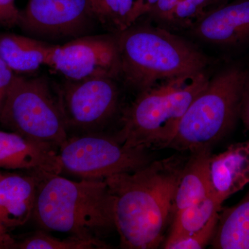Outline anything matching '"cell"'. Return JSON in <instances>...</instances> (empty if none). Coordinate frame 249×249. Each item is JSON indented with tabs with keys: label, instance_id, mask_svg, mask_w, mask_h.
Wrapping results in <instances>:
<instances>
[{
	"label": "cell",
	"instance_id": "obj_1",
	"mask_svg": "<svg viewBox=\"0 0 249 249\" xmlns=\"http://www.w3.org/2000/svg\"><path fill=\"white\" fill-rule=\"evenodd\" d=\"M186 161L175 155L105 178L113 198L114 225L121 248L155 249L164 242Z\"/></svg>",
	"mask_w": 249,
	"mask_h": 249
},
{
	"label": "cell",
	"instance_id": "obj_2",
	"mask_svg": "<svg viewBox=\"0 0 249 249\" xmlns=\"http://www.w3.org/2000/svg\"><path fill=\"white\" fill-rule=\"evenodd\" d=\"M37 173L33 217L48 231L67 232L87 240L115 229L113 198L105 179L74 181L59 174Z\"/></svg>",
	"mask_w": 249,
	"mask_h": 249
},
{
	"label": "cell",
	"instance_id": "obj_3",
	"mask_svg": "<svg viewBox=\"0 0 249 249\" xmlns=\"http://www.w3.org/2000/svg\"><path fill=\"white\" fill-rule=\"evenodd\" d=\"M121 75L143 91L164 81L205 72L207 57L181 37L150 26H131L116 33Z\"/></svg>",
	"mask_w": 249,
	"mask_h": 249
},
{
	"label": "cell",
	"instance_id": "obj_4",
	"mask_svg": "<svg viewBox=\"0 0 249 249\" xmlns=\"http://www.w3.org/2000/svg\"><path fill=\"white\" fill-rule=\"evenodd\" d=\"M209 80L203 72L164 80L141 91L124 111L115 138L132 148L168 147L187 109Z\"/></svg>",
	"mask_w": 249,
	"mask_h": 249
},
{
	"label": "cell",
	"instance_id": "obj_5",
	"mask_svg": "<svg viewBox=\"0 0 249 249\" xmlns=\"http://www.w3.org/2000/svg\"><path fill=\"white\" fill-rule=\"evenodd\" d=\"M248 74L244 69L232 67L209 80L187 109L168 147L192 152L222 139L240 116Z\"/></svg>",
	"mask_w": 249,
	"mask_h": 249
},
{
	"label": "cell",
	"instance_id": "obj_6",
	"mask_svg": "<svg viewBox=\"0 0 249 249\" xmlns=\"http://www.w3.org/2000/svg\"><path fill=\"white\" fill-rule=\"evenodd\" d=\"M0 123L11 132L59 148L68 139L58 98L43 78L15 75L0 111Z\"/></svg>",
	"mask_w": 249,
	"mask_h": 249
},
{
	"label": "cell",
	"instance_id": "obj_7",
	"mask_svg": "<svg viewBox=\"0 0 249 249\" xmlns=\"http://www.w3.org/2000/svg\"><path fill=\"white\" fill-rule=\"evenodd\" d=\"M146 150L125 146L115 137L88 134L67 139L58 155L62 171L85 179H105L147 164L151 160Z\"/></svg>",
	"mask_w": 249,
	"mask_h": 249
},
{
	"label": "cell",
	"instance_id": "obj_8",
	"mask_svg": "<svg viewBox=\"0 0 249 249\" xmlns=\"http://www.w3.org/2000/svg\"><path fill=\"white\" fill-rule=\"evenodd\" d=\"M47 65L67 80L115 79L121 75L116 36H81L64 45H53Z\"/></svg>",
	"mask_w": 249,
	"mask_h": 249
},
{
	"label": "cell",
	"instance_id": "obj_9",
	"mask_svg": "<svg viewBox=\"0 0 249 249\" xmlns=\"http://www.w3.org/2000/svg\"><path fill=\"white\" fill-rule=\"evenodd\" d=\"M114 78L67 80L58 90V101L67 128L91 130L101 127L117 109L119 90Z\"/></svg>",
	"mask_w": 249,
	"mask_h": 249
},
{
	"label": "cell",
	"instance_id": "obj_10",
	"mask_svg": "<svg viewBox=\"0 0 249 249\" xmlns=\"http://www.w3.org/2000/svg\"><path fill=\"white\" fill-rule=\"evenodd\" d=\"M94 19L88 0H29L18 25L37 37L77 38L88 32Z\"/></svg>",
	"mask_w": 249,
	"mask_h": 249
},
{
	"label": "cell",
	"instance_id": "obj_11",
	"mask_svg": "<svg viewBox=\"0 0 249 249\" xmlns=\"http://www.w3.org/2000/svg\"><path fill=\"white\" fill-rule=\"evenodd\" d=\"M56 147L0 130V168L59 174L62 172Z\"/></svg>",
	"mask_w": 249,
	"mask_h": 249
},
{
	"label": "cell",
	"instance_id": "obj_12",
	"mask_svg": "<svg viewBox=\"0 0 249 249\" xmlns=\"http://www.w3.org/2000/svg\"><path fill=\"white\" fill-rule=\"evenodd\" d=\"M203 40L223 45L249 42V0H236L206 13L192 26Z\"/></svg>",
	"mask_w": 249,
	"mask_h": 249
},
{
	"label": "cell",
	"instance_id": "obj_13",
	"mask_svg": "<svg viewBox=\"0 0 249 249\" xmlns=\"http://www.w3.org/2000/svg\"><path fill=\"white\" fill-rule=\"evenodd\" d=\"M36 172L0 175V226L10 232L33 217L37 193Z\"/></svg>",
	"mask_w": 249,
	"mask_h": 249
},
{
	"label": "cell",
	"instance_id": "obj_14",
	"mask_svg": "<svg viewBox=\"0 0 249 249\" xmlns=\"http://www.w3.org/2000/svg\"><path fill=\"white\" fill-rule=\"evenodd\" d=\"M213 191L224 202L249 183V139L232 144L210 160Z\"/></svg>",
	"mask_w": 249,
	"mask_h": 249
},
{
	"label": "cell",
	"instance_id": "obj_15",
	"mask_svg": "<svg viewBox=\"0 0 249 249\" xmlns=\"http://www.w3.org/2000/svg\"><path fill=\"white\" fill-rule=\"evenodd\" d=\"M190 152L175 192V213L203 200L213 192L210 172L211 147Z\"/></svg>",
	"mask_w": 249,
	"mask_h": 249
},
{
	"label": "cell",
	"instance_id": "obj_16",
	"mask_svg": "<svg viewBox=\"0 0 249 249\" xmlns=\"http://www.w3.org/2000/svg\"><path fill=\"white\" fill-rule=\"evenodd\" d=\"M52 45L27 36L0 34V58L14 72L35 71L47 65Z\"/></svg>",
	"mask_w": 249,
	"mask_h": 249
},
{
	"label": "cell",
	"instance_id": "obj_17",
	"mask_svg": "<svg viewBox=\"0 0 249 249\" xmlns=\"http://www.w3.org/2000/svg\"><path fill=\"white\" fill-rule=\"evenodd\" d=\"M210 244L214 249H249V192L238 204L221 209Z\"/></svg>",
	"mask_w": 249,
	"mask_h": 249
},
{
	"label": "cell",
	"instance_id": "obj_18",
	"mask_svg": "<svg viewBox=\"0 0 249 249\" xmlns=\"http://www.w3.org/2000/svg\"><path fill=\"white\" fill-rule=\"evenodd\" d=\"M222 204L213 192L203 200L175 212L169 235L164 241L163 248L169 249L175 242L199 231L221 211Z\"/></svg>",
	"mask_w": 249,
	"mask_h": 249
},
{
	"label": "cell",
	"instance_id": "obj_19",
	"mask_svg": "<svg viewBox=\"0 0 249 249\" xmlns=\"http://www.w3.org/2000/svg\"><path fill=\"white\" fill-rule=\"evenodd\" d=\"M102 240H91L71 235L59 239L44 231H37L21 242H16L14 249H109Z\"/></svg>",
	"mask_w": 249,
	"mask_h": 249
},
{
	"label": "cell",
	"instance_id": "obj_20",
	"mask_svg": "<svg viewBox=\"0 0 249 249\" xmlns=\"http://www.w3.org/2000/svg\"><path fill=\"white\" fill-rule=\"evenodd\" d=\"M159 0H118L116 32L125 30L133 25L139 18L150 14Z\"/></svg>",
	"mask_w": 249,
	"mask_h": 249
},
{
	"label": "cell",
	"instance_id": "obj_21",
	"mask_svg": "<svg viewBox=\"0 0 249 249\" xmlns=\"http://www.w3.org/2000/svg\"><path fill=\"white\" fill-rule=\"evenodd\" d=\"M211 0H180L169 22L181 27H192L205 14Z\"/></svg>",
	"mask_w": 249,
	"mask_h": 249
},
{
	"label": "cell",
	"instance_id": "obj_22",
	"mask_svg": "<svg viewBox=\"0 0 249 249\" xmlns=\"http://www.w3.org/2000/svg\"><path fill=\"white\" fill-rule=\"evenodd\" d=\"M219 213L214 214L211 219L199 231L186 238L178 240L170 246L169 249H201L211 243L215 231Z\"/></svg>",
	"mask_w": 249,
	"mask_h": 249
},
{
	"label": "cell",
	"instance_id": "obj_23",
	"mask_svg": "<svg viewBox=\"0 0 249 249\" xmlns=\"http://www.w3.org/2000/svg\"><path fill=\"white\" fill-rule=\"evenodd\" d=\"M96 20L103 25L115 29L117 26L118 0H88Z\"/></svg>",
	"mask_w": 249,
	"mask_h": 249
},
{
	"label": "cell",
	"instance_id": "obj_24",
	"mask_svg": "<svg viewBox=\"0 0 249 249\" xmlns=\"http://www.w3.org/2000/svg\"><path fill=\"white\" fill-rule=\"evenodd\" d=\"M19 14L15 0H0V25L8 28L18 25Z\"/></svg>",
	"mask_w": 249,
	"mask_h": 249
},
{
	"label": "cell",
	"instance_id": "obj_25",
	"mask_svg": "<svg viewBox=\"0 0 249 249\" xmlns=\"http://www.w3.org/2000/svg\"><path fill=\"white\" fill-rule=\"evenodd\" d=\"M15 75L14 71L0 58V111Z\"/></svg>",
	"mask_w": 249,
	"mask_h": 249
},
{
	"label": "cell",
	"instance_id": "obj_26",
	"mask_svg": "<svg viewBox=\"0 0 249 249\" xmlns=\"http://www.w3.org/2000/svg\"><path fill=\"white\" fill-rule=\"evenodd\" d=\"M180 0H159L150 14L155 18L169 22L172 14Z\"/></svg>",
	"mask_w": 249,
	"mask_h": 249
},
{
	"label": "cell",
	"instance_id": "obj_27",
	"mask_svg": "<svg viewBox=\"0 0 249 249\" xmlns=\"http://www.w3.org/2000/svg\"><path fill=\"white\" fill-rule=\"evenodd\" d=\"M240 116L246 127L249 129V73L242 94Z\"/></svg>",
	"mask_w": 249,
	"mask_h": 249
},
{
	"label": "cell",
	"instance_id": "obj_28",
	"mask_svg": "<svg viewBox=\"0 0 249 249\" xmlns=\"http://www.w3.org/2000/svg\"><path fill=\"white\" fill-rule=\"evenodd\" d=\"M1 175V174H0ZM16 241L10 232L0 226V249H14Z\"/></svg>",
	"mask_w": 249,
	"mask_h": 249
}]
</instances>
